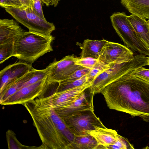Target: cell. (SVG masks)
<instances>
[{
	"label": "cell",
	"instance_id": "cell-15",
	"mask_svg": "<svg viewBox=\"0 0 149 149\" xmlns=\"http://www.w3.org/2000/svg\"><path fill=\"white\" fill-rule=\"evenodd\" d=\"M87 132L97 141L98 146L96 149H106L108 146L113 145L116 141L118 135L116 130L106 127H96L94 130Z\"/></svg>",
	"mask_w": 149,
	"mask_h": 149
},
{
	"label": "cell",
	"instance_id": "cell-28",
	"mask_svg": "<svg viewBox=\"0 0 149 149\" xmlns=\"http://www.w3.org/2000/svg\"><path fill=\"white\" fill-rule=\"evenodd\" d=\"M132 74L149 81V69L142 67L132 72Z\"/></svg>",
	"mask_w": 149,
	"mask_h": 149
},
{
	"label": "cell",
	"instance_id": "cell-26",
	"mask_svg": "<svg viewBox=\"0 0 149 149\" xmlns=\"http://www.w3.org/2000/svg\"><path fill=\"white\" fill-rule=\"evenodd\" d=\"M98 59L91 57L79 58L75 62L76 65L91 70L98 62Z\"/></svg>",
	"mask_w": 149,
	"mask_h": 149
},
{
	"label": "cell",
	"instance_id": "cell-18",
	"mask_svg": "<svg viewBox=\"0 0 149 149\" xmlns=\"http://www.w3.org/2000/svg\"><path fill=\"white\" fill-rule=\"evenodd\" d=\"M107 40H85L81 48L82 51L80 58L91 57L98 59L102 49Z\"/></svg>",
	"mask_w": 149,
	"mask_h": 149
},
{
	"label": "cell",
	"instance_id": "cell-3",
	"mask_svg": "<svg viewBox=\"0 0 149 149\" xmlns=\"http://www.w3.org/2000/svg\"><path fill=\"white\" fill-rule=\"evenodd\" d=\"M54 39L52 36L47 37L25 31L15 39L12 56L31 64L39 57L53 51L51 44Z\"/></svg>",
	"mask_w": 149,
	"mask_h": 149
},
{
	"label": "cell",
	"instance_id": "cell-1",
	"mask_svg": "<svg viewBox=\"0 0 149 149\" xmlns=\"http://www.w3.org/2000/svg\"><path fill=\"white\" fill-rule=\"evenodd\" d=\"M128 72L106 86L101 93L109 109L149 122V81Z\"/></svg>",
	"mask_w": 149,
	"mask_h": 149
},
{
	"label": "cell",
	"instance_id": "cell-10",
	"mask_svg": "<svg viewBox=\"0 0 149 149\" xmlns=\"http://www.w3.org/2000/svg\"><path fill=\"white\" fill-rule=\"evenodd\" d=\"M48 78H45L35 83L23 86L6 100L0 104L2 105L25 103L38 97L42 94Z\"/></svg>",
	"mask_w": 149,
	"mask_h": 149
},
{
	"label": "cell",
	"instance_id": "cell-13",
	"mask_svg": "<svg viewBox=\"0 0 149 149\" xmlns=\"http://www.w3.org/2000/svg\"><path fill=\"white\" fill-rule=\"evenodd\" d=\"M91 83L64 90L55 92L50 95L54 108L68 104L75 100L86 90L90 87Z\"/></svg>",
	"mask_w": 149,
	"mask_h": 149
},
{
	"label": "cell",
	"instance_id": "cell-20",
	"mask_svg": "<svg viewBox=\"0 0 149 149\" xmlns=\"http://www.w3.org/2000/svg\"><path fill=\"white\" fill-rule=\"evenodd\" d=\"M97 142L91 135L85 134L74 135L68 149H96Z\"/></svg>",
	"mask_w": 149,
	"mask_h": 149
},
{
	"label": "cell",
	"instance_id": "cell-14",
	"mask_svg": "<svg viewBox=\"0 0 149 149\" xmlns=\"http://www.w3.org/2000/svg\"><path fill=\"white\" fill-rule=\"evenodd\" d=\"M25 31L14 20H0V45L14 42L15 38Z\"/></svg>",
	"mask_w": 149,
	"mask_h": 149
},
{
	"label": "cell",
	"instance_id": "cell-24",
	"mask_svg": "<svg viewBox=\"0 0 149 149\" xmlns=\"http://www.w3.org/2000/svg\"><path fill=\"white\" fill-rule=\"evenodd\" d=\"M113 65H107L99 60L94 67L86 75L88 82L91 83L98 74Z\"/></svg>",
	"mask_w": 149,
	"mask_h": 149
},
{
	"label": "cell",
	"instance_id": "cell-21",
	"mask_svg": "<svg viewBox=\"0 0 149 149\" xmlns=\"http://www.w3.org/2000/svg\"><path fill=\"white\" fill-rule=\"evenodd\" d=\"M6 136L9 149H39V147L29 146L22 144L17 139L14 132L11 130H9L7 131Z\"/></svg>",
	"mask_w": 149,
	"mask_h": 149
},
{
	"label": "cell",
	"instance_id": "cell-32",
	"mask_svg": "<svg viewBox=\"0 0 149 149\" xmlns=\"http://www.w3.org/2000/svg\"><path fill=\"white\" fill-rule=\"evenodd\" d=\"M148 65H149V56L148 57V61H147Z\"/></svg>",
	"mask_w": 149,
	"mask_h": 149
},
{
	"label": "cell",
	"instance_id": "cell-29",
	"mask_svg": "<svg viewBox=\"0 0 149 149\" xmlns=\"http://www.w3.org/2000/svg\"><path fill=\"white\" fill-rule=\"evenodd\" d=\"M0 5L4 8L8 6L20 7L22 6L19 0H0Z\"/></svg>",
	"mask_w": 149,
	"mask_h": 149
},
{
	"label": "cell",
	"instance_id": "cell-25",
	"mask_svg": "<svg viewBox=\"0 0 149 149\" xmlns=\"http://www.w3.org/2000/svg\"><path fill=\"white\" fill-rule=\"evenodd\" d=\"M128 140L119 134L116 141L113 145L108 146L106 149H134Z\"/></svg>",
	"mask_w": 149,
	"mask_h": 149
},
{
	"label": "cell",
	"instance_id": "cell-5",
	"mask_svg": "<svg viewBox=\"0 0 149 149\" xmlns=\"http://www.w3.org/2000/svg\"><path fill=\"white\" fill-rule=\"evenodd\" d=\"M110 18L112 26L125 46L132 51L149 56V49L137 34L125 12H115Z\"/></svg>",
	"mask_w": 149,
	"mask_h": 149
},
{
	"label": "cell",
	"instance_id": "cell-17",
	"mask_svg": "<svg viewBox=\"0 0 149 149\" xmlns=\"http://www.w3.org/2000/svg\"><path fill=\"white\" fill-rule=\"evenodd\" d=\"M127 18L138 36L149 49V24L147 21L133 14L127 16Z\"/></svg>",
	"mask_w": 149,
	"mask_h": 149
},
{
	"label": "cell",
	"instance_id": "cell-30",
	"mask_svg": "<svg viewBox=\"0 0 149 149\" xmlns=\"http://www.w3.org/2000/svg\"><path fill=\"white\" fill-rule=\"evenodd\" d=\"M22 6L31 7L32 0H19Z\"/></svg>",
	"mask_w": 149,
	"mask_h": 149
},
{
	"label": "cell",
	"instance_id": "cell-22",
	"mask_svg": "<svg viewBox=\"0 0 149 149\" xmlns=\"http://www.w3.org/2000/svg\"><path fill=\"white\" fill-rule=\"evenodd\" d=\"M89 83L88 81L86 75L80 79L73 81L63 82H60L55 92L75 88Z\"/></svg>",
	"mask_w": 149,
	"mask_h": 149
},
{
	"label": "cell",
	"instance_id": "cell-7",
	"mask_svg": "<svg viewBox=\"0 0 149 149\" xmlns=\"http://www.w3.org/2000/svg\"><path fill=\"white\" fill-rule=\"evenodd\" d=\"M61 118L74 135L86 133L96 127H105L95 115L94 110H83Z\"/></svg>",
	"mask_w": 149,
	"mask_h": 149
},
{
	"label": "cell",
	"instance_id": "cell-31",
	"mask_svg": "<svg viewBox=\"0 0 149 149\" xmlns=\"http://www.w3.org/2000/svg\"><path fill=\"white\" fill-rule=\"evenodd\" d=\"M61 0H48L49 6L51 5L56 7L58 4Z\"/></svg>",
	"mask_w": 149,
	"mask_h": 149
},
{
	"label": "cell",
	"instance_id": "cell-6",
	"mask_svg": "<svg viewBox=\"0 0 149 149\" xmlns=\"http://www.w3.org/2000/svg\"><path fill=\"white\" fill-rule=\"evenodd\" d=\"M6 11L17 21L27 27L29 31L47 37H50L55 29L52 23L38 16L31 7H20L8 6Z\"/></svg>",
	"mask_w": 149,
	"mask_h": 149
},
{
	"label": "cell",
	"instance_id": "cell-27",
	"mask_svg": "<svg viewBox=\"0 0 149 149\" xmlns=\"http://www.w3.org/2000/svg\"><path fill=\"white\" fill-rule=\"evenodd\" d=\"M91 70L84 68L78 70L67 79L61 82H68L77 80L88 74Z\"/></svg>",
	"mask_w": 149,
	"mask_h": 149
},
{
	"label": "cell",
	"instance_id": "cell-33",
	"mask_svg": "<svg viewBox=\"0 0 149 149\" xmlns=\"http://www.w3.org/2000/svg\"><path fill=\"white\" fill-rule=\"evenodd\" d=\"M147 21V22H148V24H149V19H148Z\"/></svg>",
	"mask_w": 149,
	"mask_h": 149
},
{
	"label": "cell",
	"instance_id": "cell-12",
	"mask_svg": "<svg viewBox=\"0 0 149 149\" xmlns=\"http://www.w3.org/2000/svg\"><path fill=\"white\" fill-rule=\"evenodd\" d=\"M34 68L31 64L19 62L7 66L0 72V92L8 84L21 77Z\"/></svg>",
	"mask_w": 149,
	"mask_h": 149
},
{
	"label": "cell",
	"instance_id": "cell-8",
	"mask_svg": "<svg viewBox=\"0 0 149 149\" xmlns=\"http://www.w3.org/2000/svg\"><path fill=\"white\" fill-rule=\"evenodd\" d=\"M78 58L72 54L59 61L54 59L46 68L49 80L59 83L67 79L77 70L84 68L76 64Z\"/></svg>",
	"mask_w": 149,
	"mask_h": 149
},
{
	"label": "cell",
	"instance_id": "cell-9",
	"mask_svg": "<svg viewBox=\"0 0 149 149\" xmlns=\"http://www.w3.org/2000/svg\"><path fill=\"white\" fill-rule=\"evenodd\" d=\"M134 56L132 51L125 45L107 41L98 59L107 64L112 65L130 61Z\"/></svg>",
	"mask_w": 149,
	"mask_h": 149
},
{
	"label": "cell",
	"instance_id": "cell-2",
	"mask_svg": "<svg viewBox=\"0 0 149 149\" xmlns=\"http://www.w3.org/2000/svg\"><path fill=\"white\" fill-rule=\"evenodd\" d=\"M23 105L32 118L43 149H68L74 135L56 112L50 95L41 96Z\"/></svg>",
	"mask_w": 149,
	"mask_h": 149
},
{
	"label": "cell",
	"instance_id": "cell-19",
	"mask_svg": "<svg viewBox=\"0 0 149 149\" xmlns=\"http://www.w3.org/2000/svg\"><path fill=\"white\" fill-rule=\"evenodd\" d=\"M35 69L33 68L23 77L10 83L0 92V104L24 86L32 76Z\"/></svg>",
	"mask_w": 149,
	"mask_h": 149
},
{
	"label": "cell",
	"instance_id": "cell-11",
	"mask_svg": "<svg viewBox=\"0 0 149 149\" xmlns=\"http://www.w3.org/2000/svg\"><path fill=\"white\" fill-rule=\"evenodd\" d=\"M90 87L72 102L54 108L56 113L62 118L83 110H94L93 98L95 93Z\"/></svg>",
	"mask_w": 149,
	"mask_h": 149
},
{
	"label": "cell",
	"instance_id": "cell-4",
	"mask_svg": "<svg viewBox=\"0 0 149 149\" xmlns=\"http://www.w3.org/2000/svg\"><path fill=\"white\" fill-rule=\"evenodd\" d=\"M147 61L148 57L140 54L134 55L130 61L113 64L94 79L90 88L95 94L101 93L106 86L123 75L148 65Z\"/></svg>",
	"mask_w": 149,
	"mask_h": 149
},
{
	"label": "cell",
	"instance_id": "cell-23",
	"mask_svg": "<svg viewBox=\"0 0 149 149\" xmlns=\"http://www.w3.org/2000/svg\"><path fill=\"white\" fill-rule=\"evenodd\" d=\"M14 50V42L0 45V63L12 57Z\"/></svg>",
	"mask_w": 149,
	"mask_h": 149
},
{
	"label": "cell",
	"instance_id": "cell-16",
	"mask_svg": "<svg viewBox=\"0 0 149 149\" xmlns=\"http://www.w3.org/2000/svg\"><path fill=\"white\" fill-rule=\"evenodd\" d=\"M120 2L132 14L149 19V0H121Z\"/></svg>",
	"mask_w": 149,
	"mask_h": 149
}]
</instances>
